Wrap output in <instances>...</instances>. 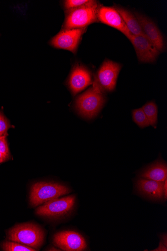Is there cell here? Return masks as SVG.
Masks as SVG:
<instances>
[{"mask_svg":"<svg viewBox=\"0 0 167 251\" xmlns=\"http://www.w3.org/2000/svg\"><path fill=\"white\" fill-rule=\"evenodd\" d=\"M48 251H60V249L52 247L50 249H48Z\"/></svg>","mask_w":167,"mask_h":251,"instance_id":"cell-26","label":"cell"},{"mask_svg":"<svg viewBox=\"0 0 167 251\" xmlns=\"http://www.w3.org/2000/svg\"><path fill=\"white\" fill-rule=\"evenodd\" d=\"M115 8L120 15L128 29L132 35L145 36L134 14L120 7H116Z\"/></svg>","mask_w":167,"mask_h":251,"instance_id":"cell-15","label":"cell"},{"mask_svg":"<svg viewBox=\"0 0 167 251\" xmlns=\"http://www.w3.org/2000/svg\"><path fill=\"white\" fill-rule=\"evenodd\" d=\"M90 0H67L64 6L67 10L74 9L82 6L90 2Z\"/></svg>","mask_w":167,"mask_h":251,"instance_id":"cell-19","label":"cell"},{"mask_svg":"<svg viewBox=\"0 0 167 251\" xmlns=\"http://www.w3.org/2000/svg\"><path fill=\"white\" fill-rule=\"evenodd\" d=\"M8 239L30 247L39 250L45 239V233L42 228L33 223L17 225L12 227L7 233Z\"/></svg>","mask_w":167,"mask_h":251,"instance_id":"cell-3","label":"cell"},{"mask_svg":"<svg viewBox=\"0 0 167 251\" xmlns=\"http://www.w3.org/2000/svg\"><path fill=\"white\" fill-rule=\"evenodd\" d=\"M164 181L139 177L136 180V187L142 195L154 200H160L164 199Z\"/></svg>","mask_w":167,"mask_h":251,"instance_id":"cell-13","label":"cell"},{"mask_svg":"<svg viewBox=\"0 0 167 251\" xmlns=\"http://www.w3.org/2000/svg\"><path fill=\"white\" fill-rule=\"evenodd\" d=\"M167 234H164L163 235H162L161 236V241L162 242V243L166 246H167Z\"/></svg>","mask_w":167,"mask_h":251,"instance_id":"cell-25","label":"cell"},{"mask_svg":"<svg viewBox=\"0 0 167 251\" xmlns=\"http://www.w3.org/2000/svg\"><path fill=\"white\" fill-rule=\"evenodd\" d=\"M2 247L5 251H36V249L13 241H5L2 244Z\"/></svg>","mask_w":167,"mask_h":251,"instance_id":"cell-17","label":"cell"},{"mask_svg":"<svg viewBox=\"0 0 167 251\" xmlns=\"http://www.w3.org/2000/svg\"><path fill=\"white\" fill-rule=\"evenodd\" d=\"M75 202V196L58 198L45 203L37 209L36 213L39 216L48 218L61 217L72 210Z\"/></svg>","mask_w":167,"mask_h":251,"instance_id":"cell-5","label":"cell"},{"mask_svg":"<svg viewBox=\"0 0 167 251\" xmlns=\"http://www.w3.org/2000/svg\"><path fill=\"white\" fill-rule=\"evenodd\" d=\"M147 117L150 125L156 127L158 119L157 106L153 101L148 102L142 108Z\"/></svg>","mask_w":167,"mask_h":251,"instance_id":"cell-16","label":"cell"},{"mask_svg":"<svg viewBox=\"0 0 167 251\" xmlns=\"http://www.w3.org/2000/svg\"><path fill=\"white\" fill-rule=\"evenodd\" d=\"M10 127V125L4 116L3 113L0 112V135H8V130Z\"/></svg>","mask_w":167,"mask_h":251,"instance_id":"cell-20","label":"cell"},{"mask_svg":"<svg viewBox=\"0 0 167 251\" xmlns=\"http://www.w3.org/2000/svg\"><path fill=\"white\" fill-rule=\"evenodd\" d=\"M146 37L160 52L164 50L165 42L163 36L155 23L144 15L134 14Z\"/></svg>","mask_w":167,"mask_h":251,"instance_id":"cell-10","label":"cell"},{"mask_svg":"<svg viewBox=\"0 0 167 251\" xmlns=\"http://www.w3.org/2000/svg\"><path fill=\"white\" fill-rule=\"evenodd\" d=\"M163 192H164V199H167V179L164 181V187H163Z\"/></svg>","mask_w":167,"mask_h":251,"instance_id":"cell-23","label":"cell"},{"mask_svg":"<svg viewBox=\"0 0 167 251\" xmlns=\"http://www.w3.org/2000/svg\"><path fill=\"white\" fill-rule=\"evenodd\" d=\"M93 83L89 71L85 67L76 65L73 68L69 86L73 95H76Z\"/></svg>","mask_w":167,"mask_h":251,"instance_id":"cell-12","label":"cell"},{"mask_svg":"<svg viewBox=\"0 0 167 251\" xmlns=\"http://www.w3.org/2000/svg\"><path fill=\"white\" fill-rule=\"evenodd\" d=\"M93 87L80 96L76 100V107L83 117L92 119L97 115L102 108L105 98L104 91L94 80Z\"/></svg>","mask_w":167,"mask_h":251,"instance_id":"cell-1","label":"cell"},{"mask_svg":"<svg viewBox=\"0 0 167 251\" xmlns=\"http://www.w3.org/2000/svg\"><path fill=\"white\" fill-rule=\"evenodd\" d=\"M121 67L120 64L106 60L100 67L95 80L103 91H112L115 89L117 77Z\"/></svg>","mask_w":167,"mask_h":251,"instance_id":"cell-8","label":"cell"},{"mask_svg":"<svg viewBox=\"0 0 167 251\" xmlns=\"http://www.w3.org/2000/svg\"><path fill=\"white\" fill-rule=\"evenodd\" d=\"M0 136H1V135H0Z\"/></svg>","mask_w":167,"mask_h":251,"instance_id":"cell-27","label":"cell"},{"mask_svg":"<svg viewBox=\"0 0 167 251\" xmlns=\"http://www.w3.org/2000/svg\"><path fill=\"white\" fill-rule=\"evenodd\" d=\"M53 242L55 246L66 251H82L87 247L83 236L73 231H63L55 234Z\"/></svg>","mask_w":167,"mask_h":251,"instance_id":"cell-7","label":"cell"},{"mask_svg":"<svg viewBox=\"0 0 167 251\" xmlns=\"http://www.w3.org/2000/svg\"><path fill=\"white\" fill-rule=\"evenodd\" d=\"M98 21L121 32L127 38L131 34L120 14L114 7L99 6Z\"/></svg>","mask_w":167,"mask_h":251,"instance_id":"cell-11","label":"cell"},{"mask_svg":"<svg viewBox=\"0 0 167 251\" xmlns=\"http://www.w3.org/2000/svg\"><path fill=\"white\" fill-rule=\"evenodd\" d=\"M139 176L158 181H164L167 179V165L164 162L158 160L142 171Z\"/></svg>","mask_w":167,"mask_h":251,"instance_id":"cell-14","label":"cell"},{"mask_svg":"<svg viewBox=\"0 0 167 251\" xmlns=\"http://www.w3.org/2000/svg\"><path fill=\"white\" fill-rule=\"evenodd\" d=\"M86 30L87 27L63 29L53 38L50 43L55 48L68 50L75 54L80 39Z\"/></svg>","mask_w":167,"mask_h":251,"instance_id":"cell-6","label":"cell"},{"mask_svg":"<svg viewBox=\"0 0 167 251\" xmlns=\"http://www.w3.org/2000/svg\"><path fill=\"white\" fill-rule=\"evenodd\" d=\"M9 158L0 152V163L6 162Z\"/></svg>","mask_w":167,"mask_h":251,"instance_id":"cell-24","label":"cell"},{"mask_svg":"<svg viewBox=\"0 0 167 251\" xmlns=\"http://www.w3.org/2000/svg\"><path fill=\"white\" fill-rule=\"evenodd\" d=\"M7 135L0 136V152L10 158V153L7 140Z\"/></svg>","mask_w":167,"mask_h":251,"instance_id":"cell-21","label":"cell"},{"mask_svg":"<svg viewBox=\"0 0 167 251\" xmlns=\"http://www.w3.org/2000/svg\"><path fill=\"white\" fill-rule=\"evenodd\" d=\"M99 6L92 1L78 8L67 10L64 29H80L98 22L97 13Z\"/></svg>","mask_w":167,"mask_h":251,"instance_id":"cell-2","label":"cell"},{"mask_svg":"<svg viewBox=\"0 0 167 251\" xmlns=\"http://www.w3.org/2000/svg\"><path fill=\"white\" fill-rule=\"evenodd\" d=\"M153 251H167V247L161 241H160L159 247L153 250Z\"/></svg>","mask_w":167,"mask_h":251,"instance_id":"cell-22","label":"cell"},{"mask_svg":"<svg viewBox=\"0 0 167 251\" xmlns=\"http://www.w3.org/2000/svg\"><path fill=\"white\" fill-rule=\"evenodd\" d=\"M132 113L133 120L139 127L144 128L150 126L149 122L142 108L134 110Z\"/></svg>","mask_w":167,"mask_h":251,"instance_id":"cell-18","label":"cell"},{"mask_svg":"<svg viewBox=\"0 0 167 251\" xmlns=\"http://www.w3.org/2000/svg\"><path fill=\"white\" fill-rule=\"evenodd\" d=\"M128 38L133 45L139 62L152 63L156 60L160 52L145 36L131 34Z\"/></svg>","mask_w":167,"mask_h":251,"instance_id":"cell-9","label":"cell"},{"mask_svg":"<svg viewBox=\"0 0 167 251\" xmlns=\"http://www.w3.org/2000/svg\"><path fill=\"white\" fill-rule=\"evenodd\" d=\"M71 192L69 188L57 182H36L31 188L30 202L33 207L38 206L68 194Z\"/></svg>","mask_w":167,"mask_h":251,"instance_id":"cell-4","label":"cell"}]
</instances>
